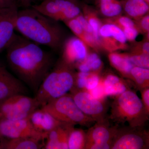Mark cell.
<instances>
[{
    "label": "cell",
    "mask_w": 149,
    "mask_h": 149,
    "mask_svg": "<svg viewBox=\"0 0 149 149\" xmlns=\"http://www.w3.org/2000/svg\"><path fill=\"white\" fill-rule=\"evenodd\" d=\"M3 138L2 149H39L42 148L45 144L43 141L32 138H19L8 139Z\"/></svg>",
    "instance_id": "obj_19"
},
{
    "label": "cell",
    "mask_w": 149,
    "mask_h": 149,
    "mask_svg": "<svg viewBox=\"0 0 149 149\" xmlns=\"http://www.w3.org/2000/svg\"><path fill=\"white\" fill-rule=\"evenodd\" d=\"M131 53L142 54L149 55V37L143 42L137 43L132 48Z\"/></svg>",
    "instance_id": "obj_31"
},
{
    "label": "cell",
    "mask_w": 149,
    "mask_h": 149,
    "mask_svg": "<svg viewBox=\"0 0 149 149\" xmlns=\"http://www.w3.org/2000/svg\"><path fill=\"white\" fill-rule=\"evenodd\" d=\"M60 122L89 126L95 120L81 111L71 95H65L41 107Z\"/></svg>",
    "instance_id": "obj_5"
},
{
    "label": "cell",
    "mask_w": 149,
    "mask_h": 149,
    "mask_svg": "<svg viewBox=\"0 0 149 149\" xmlns=\"http://www.w3.org/2000/svg\"><path fill=\"white\" fill-rule=\"evenodd\" d=\"M81 7L83 16L93 28L94 37L100 49L99 30L103 23L101 19L99 18L98 13L97 10L85 4H83Z\"/></svg>",
    "instance_id": "obj_22"
},
{
    "label": "cell",
    "mask_w": 149,
    "mask_h": 149,
    "mask_svg": "<svg viewBox=\"0 0 149 149\" xmlns=\"http://www.w3.org/2000/svg\"><path fill=\"white\" fill-rule=\"evenodd\" d=\"M130 77L143 90L149 88V69L134 66L130 71Z\"/></svg>",
    "instance_id": "obj_24"
},
{
    "label": "cell",
    "mask_w": 149,
    "mask_h": 149,
    "mask_svg": "<svg viewBox=\"0 0 149 149\" xmlns=\"http://www.w3.org/2000/svg\"><path fill=\"white\" fill-rule=\"evenodd\" d=\"M122 30L126 40L130 42H133L136 40L139 32L136 26L125 27Z\"/></svg>",
    "instance_id": "obj_33"
},
{
    "label": "cell",
    "mask_w": 149,
    "mask_h": 149,
    "mask_svg": "<svg viewBox=\"0 0 149 149\" xmlns=\"http://www.w3.org/2000/svg\"><path fill=\"white\" fill-rule=\"evenodd\" d=\"M0 135L8 139L29 137L43 141L47 138L45 135L35 129L29 117L15 120L0 119Z\"/></svg>",
    "instance_id": "obj_8"
},
{
    "label": "cell",
    "mask_w": 149,
    "mask_h": 149,
    "mask_svg": "<svg viewBox=\"0 0 149 149\" xmlns=\"http://www.w3.org/2000/svg\"><path fill=\"white\" fill-rule=\"evenodd\" d=\"M105 21L111 22L117 25L118 27L122 29L125 27H135L136 26L135 21L127 16L119 15L111 18H106Z\"/></svg>",
    "instance_id": "obj_26"
},
{
    "label": "cell",
    "mask_w": 149,
    "mask_h": 149,
    "mask_svg": "<svg viewBox=\"0 0 149 149\" xmlns=\"http://www.w3.org/2000/svg\"><path fill=\"white\" fill-rule=\"evenodd\" d=\"M98 13L106 18L120 15L123 12L122 0H95Z\"/></svg>",
    "instance_id": "obj_20"
},
{
    "label": "cell",
    "mask_w": 149,
    "mask_h": 149,
    "mask_svg": "<svg viewBox=\"0 0 149 149\" xmlns=\"http://www.w3.org/2000/svg\"><path fill=\"white\" fill-rule=\"evenodd\" d=\"M3 137L0 135V149H2V143Z\"/></svg>",
    "instance_id": "obj_39"
},
{
    "label": "cell",
    "mask_w": 149,
    "mask_h": 149,
    "mask_svg": "<svg viewBox=\"0 0 149 149\" xmlns=\"http://www.w3.org/2000/svg\"><path fill=\"white\" fill-rule=\"evenodd\" d=\"M136 27L139 32L148 34L149 32V15L147 14L137 20H135Z\"/></svg>",
    "instance_id": "obj_30"
},
{
    "label": "cell",
    "mask_w": 149,
    "mask_h": 149,
    "mask_svg": "<svg viewBox=\"0 0 149 149\" xmlns=\"http://www.w3.org/2000/svg\"><path fill=\"white\" fill-rule=\"evenodd\" d=\"M18 0H0V8H6L18 5Z\"/></svg>",
    "instance_id": "obj_37"
},
{
    "label": "cell",
    "mask_w": 149,
    "mask_h": 149,
    "mask_svg": "<svg viewBox=\"0 0 149 149\" xmlns=\"http://www.w3.org/2000/svg\"><path fill=\"white\" fill-rule=\"evenodd\" d=\"M145 1H146L149 4V0H145Z\"/></svg>",
    "instance_id": "obj_40"
},
{
    "label": "cell",
    "mask_w": 149,
    "mask_h": 149,
    "mask_svg": "<svg viewBox=\"0 0 149 149\" xmlns=\"http://www.w3.org/2000/svg\"><path fill=\"white\" fill-rule=\"evenodd\" d=\"M41 107L36 98L17 94L0 103V119L15 120L27 118Z\"/></svg>",
    "instance_id": "obj_6"
},
{
    "label": "cell",
    "mask_w": 149,
    "mask_h": 149,
    "mask_svg": "<svg viewBox=\"0 0 149 149\" xmlns=\"http://www.w3.org/2000/svg\"><path fill=\"white\" fill-rule=\"evenodd\" d=\"M74 68L61 59L45 77L35 97L41 107L72 91L75 85Z\"/></svg>",
    "instance_id": "obj_3"
},
{
    "label": "cell",
    "mask_w": 149,
    "mask_h": 149,
    "mask_svg": "<svg viewBox=\"0 0 149 149\" xmlns=\"http://www.w3.org/2000/svg\"><path fill=\"white\" fill-rule=\"evenodd\" d=\"M63 45L61 58L73 68L84 61L89 54L88 46L77 37H70L63 42Z\"/></svg>",
    "instance_id": "obj_14"
},
{
    "label": "cell",
    "mask_w": 149,
    "mask_h": 149,
    "mask_svg": "<svg viewBox=\"0 0 149 149\" xmlns=\"http://www.w3.org/2000/svg\"><path fill=\"white\" fill-rule=\"evenodd\" d=\"M17 6L0 8V53L6 49L15 34Z\"/></svg>",
    "instance_id": "obj_12"
},
{
    "label": "cell",
    "mask_w": 149,
    "mask_h": 149,
    "mask_svg": "<svg viewBox=\"0 0 149 149\" xmlns=\"http://www.w3.org/2000/svg\"><path fill=\"white\" fill-rule=\"evenodd\" d=\"M90 91H91L90 94L95 98L98 100H102L105 96L104 93L103 86L100 80L97 87Z\"/></svg>",
    "instance_id": "obj_35"
},
{
    "label": "cell",
    "mask_w": 149,
    "mask_h": 149,
    "mask_svg": "<svg viewBox=\"0 0 149 149\" xmlns=\"http://www.w3.org/2000/svg\"><path fill=\"white\" fill-rule=\"evenodd\" d=\"M103 88L105 96L118 95L128 90L126 85L121 80L118 82L103 86Z\"/></svg>",
    "instance_id": "obj_25"
},
{
    "label": "cell",
    "mask_w": 149,
    "mask_h": 149,
    "mask_svg": "<svg viewBox=\"0 0 149 149\" xmlns=\"http://www.w3.org/2000/svg\"><path fill=\"white\" fill-rule=\"evenodd\" d=\"M72 95L74 102L84 114L95 121L103 120L106 108L102 100L95 98L89 93L73 88Z\"/></svg>",
    "instance_id": "obj_10"
},
{
    "label": "cell",
    "mask_w": 149,
    "mask_h": 149,
    "mask_svg": "<svg viewBox=\"0 0 149 149\" xmlns=\"http://www.w3.org/2000/svg\"><path fill=\"white\" fill-rule=\"evenodd\" d=\"M26 86L18 78L11 74L0 63V103L17 94L27 93Z\"/></svg>",
    "instance_id": "obj_15"
},
{
    "label": "cell",
    "mask_w": 149,
    "mask_h": 149,
    "mask_svg": "<svg viewBox=\"0 0 149 149\" xmlns=\"http://www.w3.org/2000/svg\"><path fill=\"white\" fill-rule=\"evenodd\" d=\"M99 36L101 47L110 52L128 48L127 40L122 29L113 23L106 21L102 23Z\"/></svg>",
    "instance_id": "obj_11"
},
{
    "label": "cell",
    "mask_w": 149,
    "mask_h": 149,
    "mask_svg": "<svg viewBox=\"0 0 149 149\" xmlns=\"http://www.w3.org/2000/svg\"><path fill=\"white\" fill-rule=\"evenodd\" d=\"M148 115L139 96L129 90L117 95L112 105V118L117 122L128 123L131 128L141 126Z\"/></svg>",
    "instance_id": "obj_4"
},
{
    "label": "cell",
    "mask_w": 149,
    "mask_h": 149,
    "mask_svg": "<svg viewBox=\"0 0 149 149\" xmlns=\"http://www.w3.org/2000/svg\"><path fill=\"white\" fill-rule=\"evenodd\" d=\"M123 11L135 20L149 13V4L145 0H122Z\"/></svg>",
    "instance_id": "obj_18"
},
{
    "label": "cell",
    "mask_w": 149,
    "mask_h": 149,
    "mask_svg": "<svg viewBox=\"0 0 149 149\" xmlns=\"http://www.w3.org/2000/svg\"><path fill=\"white\" fill-rule=\"evenodd\" d=\"M125 130L120 132L118 130L117 133L112 142L111 149H142L147 148L148 134L134 130Z\"/></svg>",
    "instance_id": "obj_13"
},
{
    "label": "cell",
    "mask_w": 149,
    "mask_h": 149,
    "mask_svg": "<svg viewBox=\"0 0 149 149\" xmlns=\"http://www.w3.org/2000/svg\"><path fill=\"white\" fill-rule=\"evenodd\" d=\"M56 21L32 7L18 10L15 30L23 37L39 45L58 49L64 42V35Z\"/></svg>",
    "instance_id": "obj_2"
},
{
    "label": "cell",
    "mask_w": 149,
    "mask_h": 149,
    "mask_svg": "<svg viewBox=\"0 0 149 149\" xmlns=\"http://www.w3.org/2000/svg\"><path fill=\"white\" fill-rule=\"evenodd\" d=\"M31 7L56 21L64 22L82 13L77 0H43Z\"/></svg>",
    "instance_id": "obj_7"
},
{
    "label": "cell",
    "mask_w": 149,
    "mask_h": 149,
    "mask_svg": "<svg viewBox=\"0 0 149 149\" xmlns=\"http://www.w3.org/2000/svg\"><path fill=\"white\" fill-rule=\"evenodd\" d=\"M142 93V100L147 113H149V88L143 89Z\"/></svg>",
    "instance_id": "obj_36"
},
{
    "label": "cell",
    "mask_w": 149,
    "mask_h": 149,
    "mask_svg": "<svg viewBox=\"0 0 149 149\" xmlns=\"http://www.w3.org/2000/svg\"><path fill=\"white\" fill-rule=\"evenodd\" d=\"M100 79L98 73L95 72H91L88 77L87 85L85 88L88 91H91L95 88L100 83Z\"/></svg>",
    "instance_id": "obj_32"
},
{
    "label": "cell",
    "mask_w": 149,
    "mask_h": 149,
    "mask_svg": "<svg viewBox=\"0 0 149 149\" xmlns=\"http://www.w3.org/2000/svg\"><path fill=\"white\" fill-rule=\"evenodd\" d=\"M104 119L97 121L86 133L85 149H111V143L117 133L116 128L110 127Z\"/></svg>",
    "instance_id": "obj_9"
},
{
    "label": "cell",
    "mask_w": 149,
    "mask_h": 149,
    "mask_svg": "<svg viewBox=\"0 0 149 149\" xmlns=\"http://www.w3.org/2000/svg\"><path fill=\"white\" fill-rule=\"evenodd\" d=\"M29 120L35 129L47 136L50 131L63 123L41 107L35 110L30 115Z\"/></svg>",
    "instance_id": "obj_17"
},
{
    "label": "cell",
    "mask_w": 149,
    "mask_h": 149,
    "mask_svg": "<svg viewBox=\"0 0 149 149\" xmlns=\"http://www.w3.org/2000/svg\"><path fill=\"white\" fill-rule=\"evenodd\" d=\"M84 61L90 67L92 72L98 73L101 69L102 63L98 55L96 53H89Z\"/></svg>",
    "instance_id": "obj_27"
},
{
    "label": "cell",
    "mask_w": 149,
    "mask_h": 149,
    "mask_svg": "<svg viewBox=\"0 0 149 149\" xmlns=\"http://www.w3.org/2000/svg\"><path fill=\"white\" fill-rule=\"evenodd\" d=\"M64 22L74 33L76 37L79 38L83 42L86 32L84 31L75 17L65 21Z\"/></svg>",
    "instance_id": "obj_29"
},
{
    "label": "cell",
    "mask_w": 149,
    "mask_h": 149,
    "mask_svg": "<svg viewBox=\"0 0 149 149\" xmlns=\"http://www.w3.org/2000/svg\"><path fill=\"white\" fill-rule=\"evenodd\" d=\"M109 59L112 66L125 77H130V71L134 66L130 61L128 54L110 52Z\"/></svg>",
    "instance_id": "obj_21"
},
{
    "label": "cell",
    "mask_w": 149,
    "mask_h": 149,
    "mask_svg": "<svg viewBox=\"0 0 149 149\" xmlns=\"http://www.w3.org/2000/svg\"><path fill=\"white\" fill-rule=\"evenodd\" d=\"M74 125L62 123L48 133L45 149H68V142L70 131Z\"/></svg>",
    "instance_id": "obj_16"
},
{
    "label": "cell",
    "mask_w": 149,
    "mask_h": 149,
    "mask_svg": "<svg viewBox=\"0 0 149 149\" xmlns=\"http://www.w3.org/2000/svg\"><path fill=\"white\" fill-rule=\"evenodd\" d=\"M128 54L130 61L134 66L149 69V55L133 53Z\"/></svg>",
    "instance_id": "obj_28"
},
{
    "label": "cell",
    "mask_w": 149,
    "mask_h": 149,
    "mask_svg": "<svg viewBox=\"0 0 149 149\" xmlns=\"http://www.w3.org/2000/svg\"><path fill=\"white\" fill-rule=\"evenodd\" d=\"M75 18L77 19V21L80 23L84 31L88 34L93 35V28L91 25L89 24L87 19L83 16V13H81L76 17Z\"/></svg>",
    "instance_id": "obj_34"
},
{
    "label": "cell",
    "mask_w": 149,
    "mask_h": 149,
    "mask_svg": "<svg viewBox=\"0 0 149 149\" xmlns=\"http://www.w3.org/2000/svg\"><path fill=\"white\" fill-rule=\"evenodd\" d=\"M40 46L15 34L6 49L11 69L35 94L54 65L52 56Z\"/></svg>",
    "instance_id": "obj_1"
},
{
    "label": "cell",
    "mask_w": 149,
    "mask_h": 149,
    "mask_svg": "<svg viewBox=\"0 0 149 149\" xmlns=\"http://www.w3.org/2000/svg\"><path fill=\"white\" fill-rule=\"evenodd\" d=\"M35 0H18L17 4H19L24 8L30 7Z\"/></svg>",
    "instance_id": "obj_38"
},
{
    "label": "cell",
    "mask_w": 149,
    "mask_h": 149,
    "mask_svg": "<svg viewBox=\"0 0 149 149\" xmlns=\"http://www.w3.org/2000/svg\"><path fill=\"white\" fill-rule=\"evenodd\" d=\"M86 142V133L84 130L74 128L73 126L68 136V149H85Z\"/></svg>",
    "instance_id": "obj_23"
}]
</instances>
